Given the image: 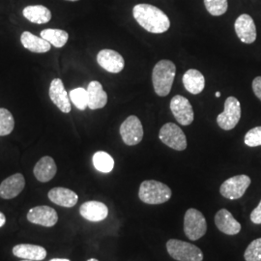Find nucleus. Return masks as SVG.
I'll return each instance as SVG.
<instances>
[{
    "instance_id": "obj_1",
    "label": "nucleus",
    "mask_w": 261,
    "mask_h": 261,
    "mask_svg": "<svg viewBox=\"0 0 261 261\" xmlns=\"http://www.w3.org/2000/svg\"><path fill=\"white\" fill-rule=\"evenodd\" d=\"M133 15L140 27L151 33H164L170 28L168 16L156 6L138 4L133 9Z\"/></svg>"
},
{
    "instance_id": "obj_2",
    "label": "nucleus",
    "mask_w": 261,
    "mask_h": 261,
    "mask_svg": "<svg viewBox=\"0 0 261 261\" xmlns=\"http://www.w3.org/2000/svg\"><path fill=\"white\" fill-rule=\"evenodd\" d=\"M176 66L170 60H161L154 66L152 82L154 90L160 97L168 96L175 77Z\"/></svg>"
},
{
    "instance_id": "obj_3",
    "label": "nucleus",
    "mask_w": 261,
    "mask_h": 261,
    "mask_svg": "<svg viewBox=\"0 0 261 261\" xmlns=\"http://www.w3.org/2000/svg\"><path fill=\"white\" fill-rule=\"evenodd\" d=\"M172 196L169 187L156 180H146L140 184L139 197L146 204L156 205L168 201Z\"/></svg>"
},
{
    "instance_id": "obj_4",
    "label": "nucleus",
    "mask_w": 261,
    "mask_h": 261,
    "mask_svg": "<svg viewBox=\"0 0 261 261\" xmlns=\"http://www.w3.org/2000/svg\"><path fill=\"white\" fill-rule=\"evenodd\" d=\"M169 255L178 261H202L203 253L201 250L191 243L177 239H170L167 243Z\"/></svg>"
},
{
    "instance_id": "obj_5",
    "label": "nucleus",
    "mask_w": 261,
    "mask_h": 261,
    "mask_svg": "<svg viewBox=\"0 0 261 261\" xmlns=\"http://www.w3.org/2000/svg\"><path fill=\"white\" fill-rule=\"evenodd\" d=\"M184 231L187 237L192 241H196L203 237L207 231L205 217L195 208L187 210L184 217Z\"/></svg>"
},
{
    "instance_id": "obj_6",
    "label": "nucleus",
    "mask_w": 261,
    "mask_h": 261,
    "mask_svg": "<svg viewBox=\"0 0 261 261\" xmlns=\"http://www.w3.org/2000/svg\"><path fill=\"white\" fill-rule=\"evenodd\" d=\"M241 118V103L235 97H228L224 103V112L218 115L217 123L223 130H230L236 127Z\"/></svg>"
},
{
    "instance_id": "obj_7",
    "label": "nucleus",
    "mask_w": 261,
    "mask_h": 261,
    "mask_svg": "<svg viewBox=\"0 0 261 261\" xmlns=\"http://www.w3.org/2000/svg\"><path fill=\"white\" fill-rule=\"evenodd\" d=\"M159 138L161 141L168 147L176 151H183L187 148V139L184 132L174 123H167L164 125L160 133Z\"/></svg>"
},
{
    "instance_id": "obj_8",
    "label": "nucleus",
    "mask_w": 261,
    "mask_h": 261,
    "mask_svg": "<svg viewBox=\"0 0 261 261\" xmlns=\"http://www.w3.org/2000/svg\"><path fill=\"white\" fill-rule=\"evenodd\" d=\"M251 185V178L248 175L241 174L228 178L220 188L221 195L230 200L241 198L247 189Z\"/></svg>"
},
{
    "instance_id": "obj_9",
    "label": "nucleus",
    "mask_w": 261,
    "mask_h": 261,
    "mask_svg": "<svg viewBox=\"0 0 261 261\" xmlns=\"http://www.w3.org/2000/svg\"><path fill=\"white\" fill-rule=\"evenodd\" d=\"M122 140L126 145L134 146L140 143L143 139V128L140 119L130 115L120 126Z\"/></svg>"
},
{
    "instance_id": "obj_10",
    "label": "nucleus",
    "mask_w": 261,
    "mask_h": 261,
    "mask_svg": "<svg viewBox=\"0 0 261 261\" xmlns=\"http://www.w3.org/2000/svg\"><path fill=\"white\" fill-rule=\"evenodd\" d=\"M170 110L180 125L188 126L194 121L195 114L193 107L185 97L181 95L174 96L170 101Z\"/></svg>"
},
{
    "instance_id": "obj_11",
    "label": "nucleus",
    "mask_w": 261,
    "mask_h": 261,
    "mask_svg": "<svg viewBox=\"0 0 261 261\" xmlns=\"http://www.w3.org/2000/svg\"><path fill=\"white\" fill-rule=\"evenodd\" d=\"M28 220L32 224L51 227L57 223L58 215L49 206H36L28 211Z\"/></svg>"
},
{
    "instance_id": "obj_12",
    "label": "nucleus",
    "mask_w": 261,
    "mask_h": 261,
    "mask_svg": "<svg viewBox=\"0 0 261 261\" xmlns=\"http://www.w3.org/2000/svg\"><path fill=\"white\" fill-rule=\"evenodd\" d=\"M235 32L240 41L245 44H252L256 40V28L251 16L243 14L239 16L234 24Z\"/></svg>"
},
{
    "instance_id": "obj_13",
    "label": "nucleus",
    "mask_w": 261,
    "mask_h": 261,
    "mask_svg": "<svg viewBox=\"0 0 261 261\" xmlns=\"http://www.w3.org/2000/svg\"><path fill=\"white\" fill-rule=\"evenodd\" d=\"M97 62L106 71L112 74L120 73L125 66L121 55L112 49L101 50L97 56Z\"/></svg>"
},
{
    "instance_id": "obj_14",
    "label": "nucleus",
    "mask_w": 261,
    "mask_h": 261,
    "mask_svg": "<svg viewBox=\"0 0 261 261\" xmlns=\"http://www.w3.org/2000/svg\"><path fill=\"white\" fill-rule=\"evenodd\" d=\"M49 98L51 102L64 113H69L72 110L69 94L67 93L63 83L60 79H55L49 86Z\"/></svg>"
},
{
    "instance_id": "obj_15",
    "label": "nucleus",
    "mask_w": 261,
    "mask_h": 261,
    "mask_svg": "<svg viewBox=\"0 0 261 261\" xmlns=\"http://www.w3.org/2000/svg\"><path fill=\"white\" fill-rule=\"evenodd\" d=\"M25 186V180L21 173H16L6 178L0 184V197L12 199L19 196Z\"/></svg>"
},
{
    "instance_id": "obj_16",
    "label": "nucleus",
    "mask_w": 261,
    "mask_h": 261,
    "mask_svg": "<svg viewBox=\"0 0 261 261\" xmlns=\"http://www.w3.org/2000/svg\"><path fill=\"white\" fill-rule=\"evenodd\" d=\"M215 224L220 231L226 235H236L241 231V224L226 209H221L217 212L215 216Z\"/></svg>"
},
{
    "instance_id": "obj_17",
    "label": "nucleus",
    "mask_w": 261,
    "mask_h": 261,
    "mask_svg": "<svg viewBox=\"0 0 261 261\" xmlns=\"http://www.w3.org/2000/svg\"><path fill=\"white\" fill-rule=\"evenodd\" d=\"M80 214L82 215V217L85 220L97 223L103 221L108 217L109 209L103 202L92 200L82 204L80 208Z\"/></svg>"
},
{
    "instance_id": "obj_18",
    "label": "nucleus",
    "mask_w": 261,
    "mask_h": 261,
    "mask_svg": "<svg viewBox=\"0 0 261 261\" xmlns=\"http://www.w3.org/2000/svg\"><path fill=\"white\" fill-rule=\"evenodd\" d=\"M15 256L27 260H43L47 256V251L41 246L31 244H19L13 248Z\"/></svg>"
},
{
    "instance_id": "obj_19",
    "label": "nucleus",
    "mask_w": 261,
    "mask_h": 261,
    "mask_svg": "<svg viewBox=\"0 0 261 261\" xmlns=\"http://www.w3.org/2000/svg\"><path fill=\"white\" fill-rule=\"evenodd\" d=\"M47 196L51 202L66 208L74 207L79 200V196L75 192L62 187L51 189L48 192Z\"/></svg>"
},
{
    "instance_id": "obj_20",
    "label": "nucleus",
    "mask_w": 261,
    "mask_h": 261,
    "mask_svg": "<svg viewBox=\"0 0 261 261\" xmlns=\"http://www.w3.org/2000/svg\"><path fill=\"white\" fill-rule=\"evenodd\" d=\"M33 171L38 181L42 183L48 182L56 176L57 171L56 162L51 157H43L38 161Z\"/></svg>"
},
{
    "instance_id": "obj_21",
    "label": "nucleus",
    "mask_w": 261,
    "mask_h": 261,
    "mask_svg": "<svg viewBox=\"0 0 261 261\" xmlns=\"http://www.w3.org/2000/svg\"><path fill=\"white\" fill-rule=\"evenodd\" d=\"M86 90L88 94V108L90 110L103 109L108 103V94L105 92L102 84L99 82H91Z\"/></svg>"
},
{
    "instance_id": "obj_22",
    "label": "nucleus",
    "mask_w": 261,
    "mask_h": 261,
    "mask_svg": "<svg viewBox=\"0 0 261 261\" xmlns=\"http://www.w3.org/2000/svg\"><path fill=\"white\" fill-rule=\"evenodd\" d=\"M183 84L187 91L194 95L201 93L205 86V79L196 69H190L183 75Z\"/></svg>"
},
{
    "instance_id": "obj_23",
    "label": "nucleus",
    "mask_w": 261,
    "mask_h": 261,
    "mask_svg": "<svg viewBox=\"0 0 261 261\" xmlns=\"http://www.w3.org/2000/svg\"><path fill=\"white\" fill-rule=\"evenodd\" d=\"M20 42L22 46L28 50L36 54H45L50 49V44L42 37H38L32 33L24 31L20 36Z\"/></svg>"
},
{
    "instance_id": "obj_24",
    "label": "nucleus",
    "mask_w": 261,
    "mask_h": 261,
    "mask_svg": "<svg viewBox=\"0 0 261 261\" xmlns=\"http://www.w3.org/2000/svg\"><path fill=\"white\" fill-rule=\"evenodd\" d=\"M22 14L25 19L37 24L47 23L51 19V12L43 5H32L25 7Z\"/></svg>"
},
{
    "instance_id": "obj_25",
    "label": "nucleus",
    "mask_w": 261,
    "mask_h": 261,
    "mask_svg": "<svg viewBox=\"0 0 261 261\" xmlns=\"http://www.w3.org/2000/svg\"><path fill=\"white\" fill-rule=\"evenodd\" d=\"M41 37L54 47H64L69 39V34L61 29H45L41 32Z\"/></svg>"
},
{
    "instance_id": "obj_26",
    "label": "nucleus",
    "mask_w": 261,
    "mask_h": 261,
    "mask_svg": "<svg viewBox=\"0 0 261 261\" xmlns=\"http://www.w3.org/2000/svg\"><path fill=\"white\" fill-rule=\"evenodd\" d=\"M93 165L95 168L103 173H110L114 168V160L103 151H98L94 154Z\"/></svg>"
},
{
    "instance_id": "obj_27",
    "label": "nucleus",
    "mask_w": 261,
    "mask_h": 261,
    "mask_svg": "<svg viewBox=\"0 0 261 261\" xmlns=\"http://www.w3.org/2000/svg\"><path fill=\"white\" fill-rule=\"evenodd\" d=\"M69 97L77 110L85 111V109L88 107V94L86 89L82 87L75 88L70 91Z\"/></svg>"
},
{
    "instance_id": "obj_28",
    "label": "nucleus",
    "mask_w": 261,
    "mask_h": 261,
    "mask_svg": "<svg viewBox=\"0 0 261 261\" xmlns=\"http://www.w3.org/2000/svg\"><path fill=\"white\" fill-rule=\"evenodd\" d=\"M15 127V120L12 113L6 109H0V137L8 136Z\"/></svg>"
},
{
    "instance_id": "obj_29",
    "label": "nucleus",
    "mask_w": 261,
    "mask_h": 261,
    "mask_svg": "<svg viewBox=\"0 0 261 261\" xmlns=\"http://www.w3.org/2000/svg\"><path fill=\"white\" fill-rule=\"evenodd\" d=\"M205 8L210 15L218 17L227 11V0H204Z\"/></svg>"
},
{
    "instance_id": "obj_30",
    "label": "nucleus",
    "mask_w": 261,
    "mask_h": 261,
    "mask_svg": "<svg viewBox=\"0 0 261 261\" xmlns=\"http://www.w3.org/2000/svg\"><path fill=\"white\" fill-rule=\"evenodd\" d=\"M244 257L246 261H261V238L253 240L246 249Z\"/></svg>"
},
{
    "instance_id": "obj_31",
    "label": "nucleus",
    "mask_w": 261,
    "mask_h": 261,
    "mask_svg": "<svg viewBox=\"0 0 261 261\" xmlns=\"http://www.w3.org/2000/svg\"><path fill=\"white\" fill-rule=\"evenodd\" d=\"M245 144L249 147L261 146V127L252 128L245 136Z\"/></svg>"
},
{
    "instance_id": "obj_32",
    "label": "nucleus",
    "mask_w": 261,
    "mask_h": 261,
    "mask_svg": "<svg viewBox=\"0 0 261 261\" xmlns=\"http://www.w3.org/2000/svg\"><path fill=\"white\" fill-rule=\"evenodd\" d=\"M251 221L253 224H261V201L259 202V204L252 210V212L251 213Z\"/></svg>"
},
{
    "instance_id": "obj_33",
    "label": "nucleus",
    "mask_w": 261,
    "mask_h": 261,
    "mask_svg": "<svg viewBox=\"0 0 261 261\" xmlns=\"http://www.w3.org/2000/svg\"><path fill=\"white\" fill-rule=\"evenodd\" d=\"M252 90L254 95L261 101V76H257L253 80Z\"/></svg>"
},
{
    "instance_id": "obj_34",
    "label": "nucleus",
    "mask_w": 261,
    "mask_h": 261,
    "mask_svg": "<svg viewBox=\"0 0 261 261\" xmlns=\"http://www.w3.org/2000/svg\"><path fill=\"white\" fill-rule=\"evenodd\" d=\"M6 223V217L3 213L0 212V227H2Z\"/></svg>"
},
{
    "instance_id": "obj_35",
    "label": "nucleus",
    "mask_w": 261,
    "mask_h": 261,
    "mask_svg": "<svg viewBox=\"0 0 261 261\" xmlns=\"http://www.w3.org/2000/svg\"><path fill=\"white\" fill-rule=\"evenodd\" d=\"M49 261H70L69 259H65V258H54V259H50Z\"/></svg>"
},
{
    "instance_id": "obj_36",
    "label": "nucleus",
    "mask_w": 261,
    "mask_h": 261,
    "mask_svg": "<svg viewBox=\"0 0 261 261\" xmlns=\"http://www.w3.org/2000/svg\"><path fill=\"white\" fill-rule=\"evenodd\" d=\"M215 96H216L217 98H220V97H221V92H216Z\"/></svg>"
},
{
    "instance_id": "obj_37",
    "label": "nucleus",
    "mask_w": 261,
    "mask_h": 261,
    "mask_svg": "<svg viewBox=\"0 0 261 261\" xmlns=\"http://www.w3.org/2000/svg\"><path fill=\"white\" fill-rule=\"evenodd\" d=\"M87 261H99L97 260V259H95V258H91V259H88Z\"/></svg>"
},
{
    "instance_id": "obj_38",
    "label": "nucleus",
    "mask_w": 261,
    "mask_h": 261,
    "mask_svg": "<svg viewBox=\"0 0 261 261\" xmlns=\"http://www.w3.org/2000/svg\"><path fill=\"white\" fill-rule=\"evenodd\" d=\"M67 1H79V0H67Z\"/></svg>"
},
{
    "instance_id": "obj_39",
    "label": "nucleus",
    "mask_w": 261,
    "mask_h": 261,
    "mask_svg": "<svg viewBox=\"0 0 261 261\" xmlns=\"http://www.w3.org/2000/svg\"><path fill=\"white\" fill-rule=\"evenodd\" d=\"M21 261H35V260H27V259H23V260H21Z\"/></svg>"
}]
</instances>
